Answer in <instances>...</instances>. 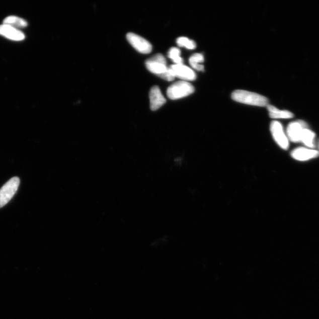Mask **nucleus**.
Wrapping results in <instances>:
<instances>
[{
	"label": "nucleus",
	"mask_w": 319,
	"mask_h": 319,
	"mask_svg": "<svg viewBox=\"0 0 319 319\" xmlns=\"http://www.w3.org/2000/svg\"><path fill=\"white\" fill-rule=\"evenodd\" d=\"M151 110L156 111L166 103V100L157 86L152 87L149 94Z\"/></svg>",
	"instance_id": "10"
},
{
	"label": "nucleus",
	"mask_w": 319,
	"mask_h": 319,
	"mask_svg": "<svg viewBox=\"0 0 319 319\" xmlns=\"http://www.w3.org/2000/svg\"><path fill=\"white\" fill-rule=\"evenodd\" d=\"M267 110L270 117L274 119H288L294 117L291 112L287 110H280L273 105H268Z\"/></svg>",
	"instance_id": "12"
},
{
	"label": "nucleus",
	"mask_w": 319,
	"mask_h": 319,
	"mask_svg": "<svg viewBox=\"0 0 319 319\" xmlns=\"http://www.w3.org/2000/svg\"><path fill=\"white\" fill-rule=\"evenodd\" d=\"M270 131L275 141L283 150H287L290 145L286 132L280 122L274 121L270 124Z\"/></svg>",
	"instance_id": "5"
},
{
	"label": "nucleus",
	"mask_w": 319,
	"mask_h": 319,
	"mask_svg": "<svg viewBox=\"0 0 319 319\" xmlns=\"http://www.w3.org/2000/svg\"><path fill=\"white\" fill-rule=\"evenodd\" d=\"M145 66L150 72L166 81H172L175 76L170 67H168L165 56L157 54L146 60Z\"/></svg>",
	"instance_id": "1"
},
{
	"label": "nucleus",
	"mask_w": 319,
	"mask_h": 319,
	"mask_svg": "<svg viewBox=\"0 0 319 319\" xmlns=\"http://www.w3.org/2000/svg\"><path fill=\"white\" fill-rule=\"evenodd\" d=\"M3 24L12 26L17 29L25 28L28 25V22L25 20L15 16H10L6 18L3 22Z\"/></svg>",
	"instance_id": "14"
},
{
	"label": "nucleus",
	"mask_w": 319,
	"mask_h": 319,
	"mask_svg": "<svg viewBox=\"0 0 319 319\" xmlns=\"http://www.w3.org/2000/svg\"><path fill=\"white\" fill-rule=\"evenodd\" d=\"M168 57L175 64H183V59L181 56V51L177 47H172L168 52Z\"/></svg>",
	"instance_id": "16"
},
{
	"label": "nucleus",
	"mask_w": 319,
	"mask_h": 319,
	"mask_svg": "<svg viewBox=\"0 0 319 319\" xmlns=\"http://www.w3.org/2000/svg\"><path fill=\"white\" fill-rule=\"evenodd\" d=\"M291 156L297 161L305 162L318 157L319 151L313 148L298 147L291 151Z\"/></svg>",
	"instance_id": "9"
},
{
	"label": "nucleus",
	"mask_w": 319,
	"mask_h": 319,
	"mask_svg": "<svg viewBox=\"0 0 319 319\" xmlns=\"http://www.w3.org/2000/svg\"><path fill=\"white\" fill-rule=\"evenodd\" d=\"M127 39L134 48L142 54H148L152 51V45L147 40L133 33H129Z\"/></svg>",
	"instance_id": "6"
},
{
	"label": "nucleus",
	"mask_w": 319,
	"mask_h": 319,
	"mask_svg": "<svg viewBox=\"0 0 319 319\" xmlns=\"http://www.w3.org/2000/svg\"><path fill=\"white\" fill-rule=\"evenodd\" d=\"M204 56L202 53H195L190 57L189 62L193 69L198 71L204 70V66L202 63L204 62Z\"/></svg>",
	"instance_id": "15"
},
{
	"label": "nucleus",
	"mask_w": 319,
	"mask_h": 319,
	"mask_svg": "<svg viewBox=\"0 0 319 319\" xmlns=\"http://www.w3.org/2000/svg\"><path fill=\"white\" fill-rule=\"evenodd\" d=\"M175 77L184 81H194L196 79V74L191 67L184 64H174L170 66Z\"/></svg>",
	"instance_id": "8"
},
{
	"label": "nucleus",
	"mask_w": 319,
	"mask_h": 319,
	"mask_svg": "<svg viewBox=\"0 0 319 319\" xmlns=\"http://www.w3.org/2000/svg\"><path fill=\"white\" fill-rule=\"evenodd\" d=\"M315 134L308 128L304 129L302 133L300 142L303 143L305 147L313 148L315 147Z\"/></svg>",
	"instance_id": "13"
},
{
	"label": "nucleus",
	"mask_w": 319,
	"mask_h": 319,
	"mask_svg": "<svg viewBox=\"0 0 319 319\" xmlns=\"http://www.w3.org/2000/svg\"><path fill=\"white\" fill-rule=\"evenodd\" d=\"M307 128V125L304 121L298 120L291 122L288 125L286 134L288 140L293 142H299L304 129Z\"/></svg>",
	"instance_id": "7"
},
{
	"label": "nucleus",
	"mask_w": 319,
	"mask_h": 319,
	"mask_svg": "<svg viewBox=\"0 0 319 319\" xmlns=\"http://www.w3.org/2000/svg\"><path fill=\"white\" fill-rule=\"evenodd\" d=\"M0 35L17 42L22 41L25 39V34L20 30L5 24L0 25Z\"/></svg>",
	"instance_id": "11"
},
{
	"label": "nucleus",
	"mask_w": 319,
	"mask_h": 319,
	"mask_svg": "<svg viewBox=\"0 0 319 319\" xmlns=\"http://www.w3.org/2000/svg\"><path fill=\"white\" fill-rule=\"evenodd\" d=\"M20 179L13 178L0 189V208L5 206L15 196L20 185Z\"/></svg>",
	"instance_id": "4"
},
{
	"label": "nucleus",
	"mask_w": 319,
	"mask_h": 319,
	"mask_svg": "<svg viewBox=\"0 0 319 319\" xmlns=\"http://www.w3.org/2000/svg\"><path fill=\"white\" fill-rule=\"evenodd\" d=\"M195 92V88L187 81H180L168 88L167 96L170 99L176 100L190 96Z\"/></svg>",
	"instance_id": "3"
},
{
	"label": "nucleus",
	"mask_w": 319,
	"mask_h": 319,
	"mask_svg": "<svg viewBox=\"0 0 319 319\" xmlns=\"http://www.w3.org/2000/svg\"><path fill=\"white\" fill-rule=\"evenodd\" d=\"M231 97L233 101L237 103L257 107H267L269 100L261 95L245 90L233 91Z\"/></svg>",
	"instance_id": "2"
},
{
	"label": "nucleus",
	"mask_w": 319,
	"mask_h": 319,
	"mask_svg": "<svg viewBox=\"0 0 319 319\" xmlns=\"http://www.w3.org/2000/svg\"><path fill=\"white\" fill-rule=\"evenodd\" d=\"M176 43L179 47H185L186 49L189 50H193L196 49V44L195 41L191 39H189L188 37H180L176 40Z\"/></svg>",
	"instance_id": "17"
}]
</instances>
